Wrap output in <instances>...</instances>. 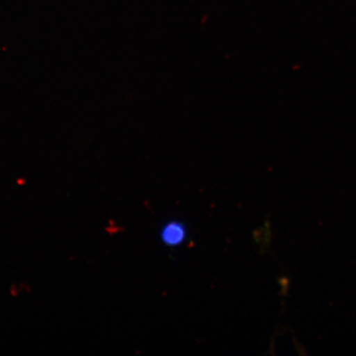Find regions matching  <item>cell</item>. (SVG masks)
I'll return each instance as SVG.
<instances>
[{
    "label": "cell",
    "instance_id": "6da1fadb",
    "mask_svg": "<svg viewBox=\"0 0 356 356\" xmlns=\"http://www.w3.org/2000/svg\"><path fill=\"white\" fill-rule=\"evenodd\" d=\"M187 236L188 231L186 225L178 220L166 222L159 231L161 243L168 248H177L184 245L187 240Z\"/></svg>",
    "mask_w": 356,
    "mask_h": 356
}]
</instances>
